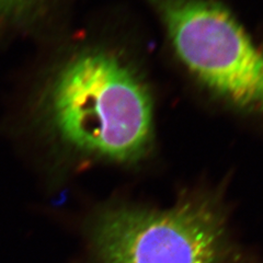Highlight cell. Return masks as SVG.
Segmentation results:
<instances>
[{"mask_svg": "<svg viewBox=\"0 0 263 263\" xmlns=\"http://www.w3.org/2000/svg\"><path fill=\"white\" fill-rule=\"evenodd\" d=\"M41 109L54 138L81 160L134 167L153 152L149 84L117 48L93 45L67 57L47 81Z\"/></svg>", "mask_w": 263, "mask_h": 263, "instance_id": "6da1fadb", "label": "cell"}, {"mask_svg": "<svg viewBox=\"0 0 263 263\" xmlns=\"http://www.w3.org/2000/svg\"><path fill=\"white\" fill-rule=\"evenodd\" d=\"M96 263H238L216 196L190 193L169 210L105 206L86 226Z\"/></svg>", "mask_w": 263, "mask_h": 263, "instance_id": "7a4b0ae2", "label": "cell"}, {"mask_svg": "<svg viewBox=\"0 0 263 263\" xmlns=\"http://www.w3.org/2000/svg\"><path fill=\"white\" fill-rule=\"evenodd\" d=\"M181 66L228 108L263 119V46L218 0H143Z\"/></svg>", "mask_w": 263, "mask_h": 263, "instance_id": "3957f363", "label": "cell"}, {"mask_svg": "<svg viewBox=\"0 0 263 263\" xmlns=\"http://www.w3.org/2000/svg\"><path fill=\"white\" fill-rule=\"evenodd\" d=\"M51 5L52 0H0V24L36 21Z\"/></svg>", "mask_w": 263, "mask_h": 263, "instance_id": "277c9868", "label": "cell"}]
</instances>
